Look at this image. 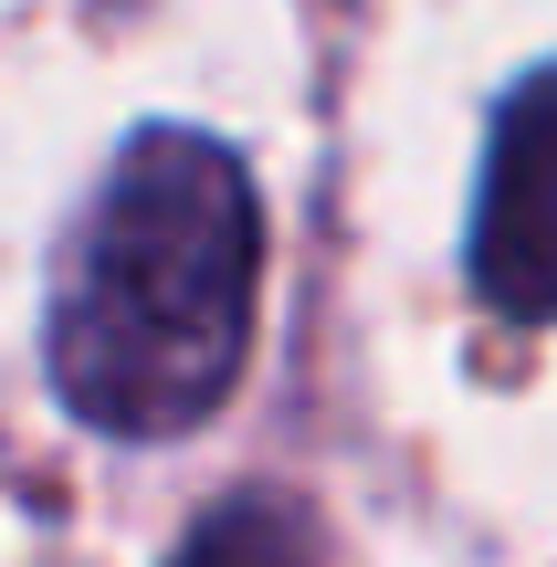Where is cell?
<instances>
[{
  "label": "cell",
  "instance_id": "cell-1",
  "mask_svg": "<svg viewBox=\"0 0 557 567\" xmlns=\"http://www.w3.org/2000/svg\"><path fill=\"white\" fill-rule=\"evenodd\" d=\"M264 305V200L210 126H137L53 252L42 368L105 442H179L231 400Z\"/></svg>",
  "mask_w": 557,
  "mask_h": 567
},
{
  "label": "cell",
  "instance_id": "cell-2",
  "mask_svg": "<svg viewBox=\"0 0 557 567\" xmlns=\"http://www.w3.org/2000/svg\"><path fill=\"white\" fill-rule=\"evenodd\" d=\"M474 295L505 326H557V63L495 105L474 189Z\"/></svg>",
  "mask_w": 557,
  "mask_h": 567
},
{
  "label": "cell",
  "instance_id": "cell-3",
  "mask_svg": "<svg viewBox=\"0 0 557 567\" xmlns=\"http://www.w3.org/2000/svg\"><path fill=\"white\" fill-rule=\"evenodd\" d=\"M168 567H316V526L285 505V494H231L200 526L179 536Z\"/></svg>",
  "mask_w": 557,
  "mask_h": 567
}]
</instances>
